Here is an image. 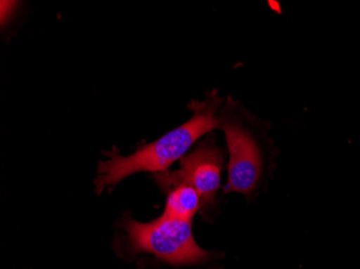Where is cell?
<instances>
[{
  "instance_id": "1",
  "label": "cell",
  "mask_w": 360,
  "mask_h": 269,
  "mask_svg": "<svg viewBox=\"0 0 360 269\" xmlns=\"http://www.w3.org/2000/svg\"><path fill=\"white\" fill-rule=\"evenodd\" d=\"M221 105V97L218 96L217 91H212L203 102L192 100L188 107L193 115L188 122L158 140L143 145L129 157L119 155L116 149L105 153L108 159L98 163L94 180L95 193L100 195L107 188L115 187L133 173L167 171L174 162L183 159L202 136L220 126L216 113Z\"/></svg>"
},
{
  "instance_id": "2",
  "label": "cell",
  "mask_w": 360,
  "mask_h": 269,
  "mask_svg": "<svg viewBox=\"0 0 360 269\" xmlns=\"http://www.w3.org/2000/svg\"><path fill=\"white\" fill-rule=\"evenodd\" d=\"M129 248L136 254H149L176 266L200 264L210 258L207 251L196 244L190 221L161 216L149 223L125 216L121 221Z\"/></svg>"
},
{
  "instance_id": "3",
  "label": "cell",
  "mask_w": 360,
  "mask_h": 269,
  "mask_svg": "<svg viewBox=\"0 0 360 269\" xmlns=\"http://www.w3.org/2000/svg\"><path fill=\"white\" fill-rule=\"evenodd\" d=\"M226 153L218 147L214 137L200 143L194 151L180 159L175 171L155 173V180L165 192L179 184H189L202 199V211H210L221 183V171Z\"/></svg>"
},
{
  "instance_id": "4",
  "label": "cell",
  "mask_w": 360,
  "mask_h": 269,
  "mask_svg": "<svg viewBox=\"0 0 360 269\" xmlns=\"http://www.w3.org/2000/svg\"><path fill=\"white\" fill-rule=\"evenodd\" d=\"M234 103L229 99L219 117L220 129L226 133L230 161L226 193H254L262 175V157L252 133L234 115Z\"/></svg>"
},
{
  "instance_id": "5",
  "label": "cell",
  "mask_w": 360,
  "mask_h": 269,
  "mask_svg": "<svg viewBox=\"0 0 360 269\" xmlns=\"http://www.w3.org/2000/svg\"><path fill=\"white\" fill-rule=\"evenodd\" d=\"M167 193V206L162 216L191 222L196 212L201 210V197L196 190L189 184L176 185Z\"/></svg>"
}]
</instances>
